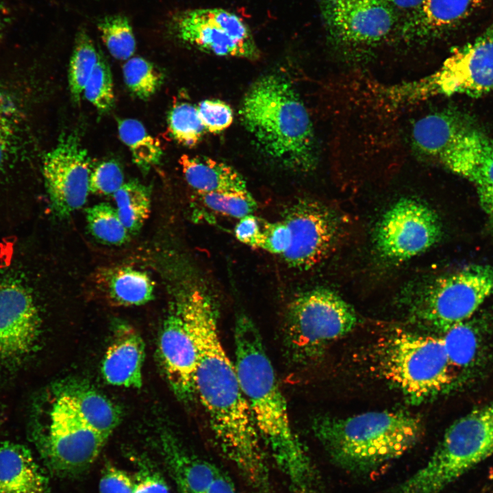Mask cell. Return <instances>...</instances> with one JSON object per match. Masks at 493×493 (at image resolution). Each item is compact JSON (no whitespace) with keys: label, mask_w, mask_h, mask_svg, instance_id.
Returning <instances> with one entry per match:
<instances>
[{"label":"cell","mask_w":493,"mask_h":493,"mask_svg":"<svg viewBox=\"0 0 493 493\" xmlns=\"http://www.w3.org/2000/svg\"><path fill=\"white\" fill-rule=\"evenodd\" d=\"M194 340L196 398L220 451L255 493H273L264 446L241 388L233 360L220 338L217 307L201 287L177 304Z\"/></svg>","instance_id":"6da1fadb"},{"label":"cell","mask_w":493,"mask_h":493,"mask_svg":"<svg viewBox=\"0 0 493 493\" xmlns=\"http://www.w3.org/2000/svg\"><path fill=\"white\" fill-rule=\"evenodd\" d=\"M233 362L262 444L292 493H322L317 470L294 431L286 399L262 336L241 316L233 333Z\"/></svg>","instance_id":"7a4b0ae2"},{"label":"cell","mask_w":493,"mask_h":493,"mask_svg":"<svg viewBox=\"0 0 493 493\" xmlns=\"http://www.w3.org/2000/svg\"><path fill=\"white\" fill-rule=\"evenodd\" d=\"M239 114L268 157L298 172L316 168L318 148L312 120L288 79L278 74L259 78L245 94Z\"/></svg>","instance_id":"3957f363"},{"label":"cell","mask_w":493,"mask_h":493,"mask_svg":"<svg viewBox=\"0 0 493 493\" xmlns=\"http://www.w3.org/2000/svg\"><path fill=\"white\" fill-rule=\"evenodd\" d=\"M312 429L334 464L360 475L400 457L423 433L418 417L399 411L369 412L346 418L320 416Z\"/></svg>","instance_id":"277c9868"},{"label":"cell","mask_w":493,"mask_h":493,"mask_svg":"<svg viewBox=\"0 0 493 493\" xmlns=\"http://www.w3.org/2000/svg\"><path fill=\"white\" fill-rule=\"evenodd\" d=\"M370 357L373 372L411 403L433 399L454 381L441 337L396 329L376 340Z\"/></svg>","instance_id":"5b68a950"},{"label":"cell","mask_w":493,"mask_h":493,"mask_svg":"<svg viewBox=\"0 0 493 493\" xmlns=\"http://www.w3.org/2000/svg\"><path fill=\"white\" fill-rule=\"evenodd\" d=\"M493 455V402L453 422L428 462L390 493H440Z\"/></svg>","instance_id":"8992f818"},{"label":"cell","mask_w":493,"mask_h":493,"mask_svg":"<svg viewBox=\"0 0 493 493\" xmlns=\"http://www.w3.org/2000/svg\"><path fill=\"white\" fill-rule=\"evenodd\" d=\"M51 394L45 410L34 412L31 438L53 470L77 474L93 463L107 438L84 421L62 388Z\"/></svg>","instance_id":"52a82bcc"},{"label":"cell","mask_w":493,"mask_h":493,"mask_svg":"<svg viewBox=\"0 0 493 493\" xmlns=\"http://www.w3.org/2000/svg\"><path fill=\"white\" fill-rule=\"evenodd\" d=\"M357 320L353 307L329 288L299 293L289 303L285 316L290 357L299 364L317 359L329 344L350 333Z\"/></svg>","instance_id":"ba28073f"},{"label":"cell","mask_w":493,"mask_h":493,"mask_svg":"<svg viewBox=\"0 0 493 493\" xmlns=\"http://www.w3.org/2000/svg\"><path fill=\"white\" fill-rule=\"evenodd\" d=\"M493 294V266L474 264L438 277L406 303L411 320L442 333L466 322Z\"/></svg>","instance_id":"9c48e42d"},{"label":"cell","mask_w":493,"mask_h":493,"mask_svg":"<svg viewBox=\"0 0 493 493\" xmlns=\"http://www.w3.org/2000/svg\"><path fill=\"white\" fill-rule=\"evenodd\" d=\"M320 12L331 42L353 60L381 43L396 21L385 0H322Z\"/></svg>","instance_id":"30bf717a"},{"label":"cell","mask_w":493,"mask_h":493,"mask_svg":"<svg viewBox=\"0 0 493 493\" xmlns=\"http://www.w3.org/2000/svg\"><path fill=\"white\" fill-rule=\"evenodd\" d=\"M168 27L177 39L206 53L250 60L260 55L248 24L236 13L223 8L179 12L170 18Z\"/></svg>","instance_id":"8fae6325"},{"label":"cell","mask_w":493,"mask_h":493,"mask_svg":"<svg viewBox=\"0 0 493 493\" xmlns=\"http://www.w3.org/2000/svg\"><path fill=\"white\" fill-rule=\"evenodd\" d=\"M442 235L440 220L433 209L416 199L403 198L380 218L373 244L382 260L395 264L425 252Z\"/></svg>","instance_id":"7c38bea8"},{"label":"cell","mask_w":493,"mask_h":493,"mask_svg":"<svg viewBox=\"0 0 493 493\" xmlns=\"http://www.w3.org/2000/svg\"><path fill=\"white\" fill-rule=\"evenodd\" d=\"M428 98L493 92V24L473 40L453 49L441 67L422 78Z\"/></svg>","instance_id":"4fadbf2b"},{"label":"cell","mask_w":493,"mask_h":493,"mask_svg":"<svg viewBox=\"0 0 493 493\" xmlns=\"http://www.w3.org/2000/svg\"><path fill=\"white\" fill-rule=\"evenodd\" d=\"M43 177L52 207L66 217L83 207L89 190L91 162L76 131L63 134L44 157Z\"/></svg>","instance_id":"5bb4252c"},{"label":"cell","mask_w":493,"mask_h":493,"mask_svg":"<svg viewBox=\"0 0 493 493\" xmlns=\"http://www.w3.org/2000/svg\"><path fill=\"white\" fill-rule=\"evenodd\" d=\"M282 220L291 235L290 246L281 255L287 264L300 270L320 262L340 234V220L334 212L318 201L301 199L287 207Z\"/></svg>","instance_id":"9a60e30c"},{"label":"cell","mask_w":493,"mask_h":493,"mask_svg":"<svg viewBox=\"0 0 493 493\" xmlns=\"http://www.w3.org/2000/svg\"><path fill=\"white\" fill-rule=\"evenodd\" d=\"M41 320L34 297L25 286L0 281V366H16L35 351Z\"/></svg>","instance_id":"2e32d148"},{"label":"cell","mask_w":493,"mask_h":493,"mask_svg":"<svg viewBox=\"0 0 493 493\" xmlns=\"http://www.w3.org/2000/svg\"><path fill=\"white\" fill-rule=\"evenodd\" d=\"M435 161L474 186L483 210L493 220V141L471 125Z\"/></svg>","instance_id":"e0dca14e"},{"label":"cell","mask_w":493,"mask_h":493,"mask_svg":"<svg viewBox=\"0 0 493 493\" xmlns=\"http://www.w3.org/2000/svg\"><path fill=\"white\" fill-rule=\"evenodd\" d=\"M159 356L166 378L175 396L185 403L194 400L197 349L177 305L162 325Z\"/></svg>","instance_id":"ac0fdd59"},{"label":"cell","mask_w":493,"mask_h":493,"mask_svg":"<svg viewBox=\"0 0 493 493\" xmlns=\"http://www.w3.org/2000/svg\"><path fill=\"white\" fill-rule=\"evenodd\" d=\"M482 0H425L405 21L401 38L421 42L454 29L477 10Z\"/></svg>","instance_id":"d6986e66"},{"label":"cell","mask_w":493,"mask_h":493,"mask_svg":"<svg viewBox=\"0 0 493 493\" xmlns=\"http://www.w3.org/2000/svg\"><path fill=\"white\" fill-rule=\"evenodd\" d=\"M144 358V344L140 336L128 325H119L102 363L105 380L116 386L140 388Z\"/></svg>","instance_id":"ffe728a7"},{"label":"cell","mask_w":493,"mask_h":493,"mask_svg":"<svg viewBox=\"0 0 493 493\" xmlns=\"http://www.w3.org/2000/svg\"><path fill=\"white\" fill-rule=\"evenodd\" d=\"M0 493H51L48 478L27 446L0 443Z\"/></svg>","instance_id":"44dd1931"},{"label":"cell","mask_w":493,"mask_h":493,"mask_svg":"<svg viewBox=\"0 0 493 493\" xmlns=\"http://www.w3.org/2000/svg\"><path fill=\"white\" fill-rule=\"evenodd\" d=\"M470 125L463 115L453 110L427 114L413 125L412 147L423 157L435 161L451 141Z\"/></svg>","instance_id":"7402d4cb"},{"label":"cell","mask_w":493,"mask_h":493,"mask_svg":"<svg viewBox=\"0 0 493 493\" xmlns=\"http://www.w3.org/2000/svg\"><path fill=\"white\" fill-rule=\"evenodd\" d=\"M179 164L186 181L197 194L249 192L243 177L224 162L205 156L183 155Z\"/></svg>","instance_id":"603a6c76"},{"label":"cell","mask_w":493,"mask_h":493,"mask_svg":"<svg viewBox=\"0 0 493 493\" xmlns=\"http://www.w3.org/2000/svg\"><path fill=\"white\" fill-rule=\"evenodd\" d=\"M166 460L180 493H201L221 470L211 462L188 453L175 441L166 442Z\"/></svg>","instance_id":"cb8c5ba5"},{"label":"cell","mask_w":493,"mask_h":493,"mask_svg":"<svg viewBox=\"0 0 493 493\" xmlns=\"http://www.w3.org/2000/svg\"><path fill=\"white\" fill-rule=\"evenodd\" d=\"M103 286L110 298L123 305H140L153 299L154 283L144 272L129 267L103 273Z\"/></svg>","instance_id":"d4e9b609"},{"label":"cell","mask_w":493,"mask_h":493,"mask_svg":"<svg viewBox=\"0 0 493 493\" xmlns=\"http://www.w3.org/2000/svg\"><path fill=\"white\" fill-rule=\"evenodd\" d=\"M84 421L105 438L120 422L119 409L103 394L83 387L62 388Z\"/></svg>","instance_id":"484cf974"},{"label":"cell","mask_w":493,"mask_h":493,"mask_svg":"<svg viewBox=\"0 0 493 493\" xmlns=\"http://www.w3.org/2000/svg\"><path fill=\"white\" fill-rule=\"evenodd\" d=\"M118 132L121 141L129 149L133 162L142 173H148L160 163L162 155L160 142L139 121L118 120Z\"/></svg>","instance_id":"4316f807"},{"label":"cell","mask_w":493,"mask_h":493,"mask_svg":"<svg viewBox=\"0 0 493 493\" xmlns=\"http://www.w3.org/2000/svg\"><path fill=\"white\" fill-rule=\"evenodd\" d=\"M117 214L129 233H136L149 217L151 190L136 180H131L112 195Z\"/></svg>","instance_id":"83f0119b"},{"label":"cell","mask_w":493,"mask_h":493,"mask_svg":"<svg viewBox=\"0 0 493 493\" xmlns=\"http://www.w3.org/2000/svg\"><path fill=\"white\" fill-rule=\"evenodd\" d=\"M100 53L84 29L77 33L68 68V84L73 100L79 103L86 84Z\"/></svg>","instance_id":"f1b7e54d"},{"label":"cell","mask_w":493,"mask_h":493,"mask_svg":"<svg viewBox=\"0 0 493 493\" xmlns=\"http://www.w3.org/2000/svg\"><path fill=\"white\" fill-rule=\"evenodd\" d=\"M90 233L99 242L121 245L129 240V233L121 222L114 207L107 203L96 204L86 210Z\"/></svg>","instance_id":"f546056e"},{"label":"cell","mask_w":493,"mask_h":493,"mask_svg":"<svg viewBox=\"0 0 493 493\" xmlns=\"http://www.w3.org/2000/svg\"><path fill=\"white\" fill-rule=\"evenodd\" d=\"M97 27L110 54L119 60H127L136 50L132 27L127 16L113 14L102 18Z\"/></svg>","instance_id":"4dcf8cb0"},{"label":"cell","mask_w":493,"mask_h":493,"mask_svg":"<svg viewBox=\"0 0 493 493\" xmlns=\"http://www.w3.org/2000/svg\"><path fill=\"white\" fill-rule=\"evenodd\" d=\"M123 75L129 91L142 100L153 95L164 81L163 73L153 63L138 56L125 62Z\"/></svg>","instance_id":"1f68e13d"},{"label":"cell","mask_w":493,"mask_h":493,"mask_svg":"<svg viewBox=\"0 0 493 493\" xmlns=\"http://www.w3.org/2000/svg\"><path fill=\"white\" fill-rule=\"evenodd\" d=\"M21 126L17 109L0 92V173L16 159L21 141Z\"/></svg>","instance_id":"d6a6232c"},{"label":"cell","mask_w":493,"mask_h":493,"mask_svg":"<svg viewBox=\"0 0 493 493\" xmlns=\"http://www.w3.org/2000/svg\"><path fill=\"white\" fill-rule=\"evenodd\" d=\"M168 127L174 139L188 147L198 144L205 130L197 108L186 101L173 105L168 116Z\"/></svg>","instance_id":"836d02e7"},{"label":"cell","mask_w":493,"mask_h":493,"mask_svg":"<svg viewBox=\"0 0 493 493\" xmlns=\"http://www.w3.org/2000/svg\"><path fill=\"white\" fill-rule=\"evenodd\" d=\"M440 337L453 368H466L471 364L475 357L477 340L475 331L466 321L451 327Z\"/></svg>","instance_id":"e575fe53"},{"label":"cell","mask_w":493,"mask_h":493,"mask_svg":"<svg viewBox=\"0 0 493 493\" xmlns=\"http://www.w3.org/2000/svg\"><path fill=\"white\" fill-rule=\"evenodd\" d=\"M83 92L86 99L101 112H108L114 105V93L111 71L101 54Z\"/></svg>","instance_id":"d590c367"},{"label":"cell","mask_w":493,"mask_h":493,"mask_svg":"<svg viewBox=\"0 0 493 493\" xmlns=\"http://www.w3.org/2000/svg\"><path fill=\"white\" fill-rule=\"evenodd\" d=\"M198 195L208 208L223 215L240 219L251 214L257 208V202L249 192L201 193Z\"/></svg>","instance_id":"8d00e7d4"},{"label":"cell","mask_w":493,"mask_h":493,"mask_svg":"<svg viewBox=\"0 0 493 493\" xmlns=\"http://www.w3.org/2000/svg\"><path fill=\"white\" fill-rule=\"evenodd\" d=\"M124 184V175L119 164L107 160L97 164L90 175L89 190L103 195H113Z\"/></svg>","instance_id":"74e56055"},{"label":"cell","mask_w":493,"mask_h":493,"mask_svg":"<svg viewBox=\"0 0 493 493\" xmlns=\"http://www.w3.org/2000/svg\"><path fill=\"white\" fill-rule=\"evenodd\" d=\"M197 108L205 130L210 133H219L229 127L233 122L232 109L220 100H203Z\"/></svg>","instance_id":"f35d334b"},{"label":"cell","mask_w":493,"mask_h":493,"mask_svg":"<svg viewBox=\"0 0 493 493\" xmlns=\"http://www.w3.org/2000/svg\"><path fill=\"white\" fill-rule=\"evenodd\" d=\"M290 242V231L284 221H263L262 238L258 248L273 254L283 255L289 249Z\"/></svg>","instance_id":"ab89813d"},{"label":"cell","mask_w":493,"mask_h":493,"mask_svg":"<svg viewBox=\"0 0 493 493\" xmlns=\"http://www.w3.org/2000/svg\"><path fill=\"white\" fill-rule=\"evenodd\" d=\"M134 483L124 471L110 466L101 476L99 482L100 493H133Z\"/></svg>","instance_id":"60d3db41"},{"label":"cell","mask_w":493,"mask_h":493,"mask_svg":"<svg viewBox=\"0 0 493 493\" xmlns=\"http://www.w3.org/2000/svg\"><path fill=\"white\" fill-rule=\"evenodd\" d=\"M263 219L252 214L241 218L236 224V238L242 243L258 248L262 233Z\"/></svg>","instance_id":"b9f144b4"},{"label":"cell","mask_w":493,"mask_h":493,"mask_svg":"<svg viewBox=\"0 0 493 493\" xmlns=\"http://www.w3.org/2000/svg\"><path fill=\"white\" fill-rule=\"evenodd\" d=\"M133 493H170L164 479L158 474L149 472L141 475L134 485Z\"/></svg>","instance_id":"7bdbcfd3"},{"label":"cell","mask_w":493,"mask_h":493,"mask_svg":"<svg viewBox=\"0 0 493 493\" xmlns=\"http://www.w3.org/2000/svg\"><path fill=\"white\" fill-rule=\"evenodd\" d=\"M201 493H236V492L229 477L221 471L210 485Z\"/></svg>","instance_id":"ee69618b"},{"label":"cell","mask_w":493,"mask_h":493,"mask_svg":"<svg viewBox=\"0 0 493 493\" xmlns=\"http://www.w3.org/2000/svg\"><path fill=\"white\" fill-rule=\"evenodd\" d=\"M392 8H398L403 10H412L418 8L425 0H385Z\"/></svg>","instance_id":"f6af8a7d"},{"label":"cell","mask_w":493,"mask_h":493,"mask_svg":"<svg viewBox=\"0 0 493 493\" xmlns=\"http://www.w3.org/2000/svg\"><path fill=\"white\" fill-rule=\"evenodd\" d=\"M10 14L3 0H0V43L10 21Z\"/></svg>","instance_id":"bcb514c9"}]
</instances>
